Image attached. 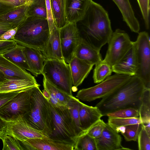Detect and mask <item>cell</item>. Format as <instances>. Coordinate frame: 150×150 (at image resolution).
<instances>
[{"label": "cell", "instance_id": "cell-44", "mask_svg": "<svg viewBox=\"0 0 150 150\" xmlns=\"http://www.w3.org/2000/svg\"><path fill=\"white\" fill-rule=\"evenodd\" d=\"M18 27L9 29L6 31L0 36V40L7 41L12 40L17 33Z\"/></svg>", "mask_w": 150, "mask_h": 150}, {"label": "cell", "instance_id": "cell-39", "mask_svg": "<svg viewBox=\"0 0 150 150\" xmlns=\"http://www.w3.org/2000/svg\"><path fill=\"white\" fill-rule=\"evenodd\" d=\"M137 1L142 14L146 28L148 30L149 28L150 0Z\"/></svg>", "mask_w": 150, "mask_h": 150}, {"label": "cell", "instance_id": "cell-8", "mask_svg": "<svg viewBox=\"0 0 150 150\" xmlns=\"http://www.w3.org/2000/svg\"><path fill=\"white\" fill-rule=\"evenodd\" d=\"M134 45L137 64L135 75L142 81L145 88L150 89V42L148 33H139Z\"/></svg>", "mask_w": 150, "mask_h": 150}, {"label": "cell", "instance_id": "cell-47", "mask_svg": "<svg viewBox=\"0 0 150 150\" xmlns=\"http://www.w3.org/2000/svg\"><path fill=\"white\" fill-rule=\"evenodd\" d=\"M7 122L0 117V136L3 133L6 125Z\"/></svg>", "mask_w": 150, "mask_h": 150}, {"label": "cell", "instance_id": "cell-51", "mask_svg": "<svg viewBox=\"0 0 150 150\" xmlns=\"http://www.w3.org/2000/svg\"><path fill=\"white\" fill-rule=\"evenodd\" d=\"M34 0H26V4L28 5H30L33 2Z\"/></svg>", "mask_w": 150, "mask_h": 150}, {"label": "cell", "instance_id": "cell-4", "mask_svg": "<svg viewBox=\"0 0 150 150\" xmlns=\"http://www.w3.org/2000/svg\"><path fill=\"white\" fill-rule=\"evenodd\" d=\"M30 103V111L21 120L50 137L54 129L51 109L39 86L32 88Z\"/></svg>", "mask_w": 150, "mask_h": 150}, {"label": "cell", "instance_id": "cell-10", "mask_svg": "<svg viewBox=\"0 0 150 150\" xmlns=\"http://www.w3.org/2000/svg\"><path fill=\"white\" fill-rule=\"evenodd\" d=\"M133 43L125 31L119 29H116L108 43V49L103 60L112 67L125 54Z\"/></svg>", "mask_w": 150, "mask_h": 150}, {"label": "cell", "instance_id": "cell-27", "mask_svg": "<svg viewBox=\"0 0 150 150\" xmlns=\"http://www.w3.org/2000/svg\"><path fill=\"white\" fill-rule=\"evenodd\" d=\"M24 47L17 44L2 55L21 68L32 73L23 52Z\"/></svg>", "mask_w": 150, "mask_h": 150}, {"label": "cell", "instance_id": "cell-29", "mask_svg": "<svg viewBox=\"0 0 150 150\" xmlns=\"http://www.w3.org/2000/svg\"><path fill=\"white\" fill-rule=\"evenodd\" d=\"M139 112L142 124L150 135V89L144 91Z\"/></svg>", "mask_w": 150, "mask_h": 150}, {"label": "cell", "instance_id": "cell-9", "mask_svg": "<svg viewBox=\"0 0 150 150\" xmlns=\"http://www.w3.org/2000/svg\"><path fill=\"white\" fill-rule=\"evenodd\" d=\"M32 88L20 92L1 107L0 117L6 122L21 120L30 111Z\"/></svg>", "mask_w": 150, "mask_h": 150}, {"label": "cell", "instance_id": "cell-42", "mask_svg": "<svg viewBox=\"0 0 150 150\" xmlns=\"http://www.w3.org/2000/svg\"><path fill=\"white\" fill-rule=\"evenodd\" d=\"M17 44L16 42L13 40H0V54H2Z\"/></svg>", "mask_w": 150, "mask_h": 150}, {"label": "cell", "instance_id": "cell-12", "mask_svg": "<svg viewBox=\"0 0 150 150\" xmlns=\"http://www.w3.org/2000/svg\"><path fill=\"white\" fill-rule=\"evenodd\" d=\"M5 134L12 136L20 142L29 139L49 137L41 131L34 128L22 120L7 122L5 130L2 135Z\"/></svg>", "mask_w": 150, "mask_h": 150}, {"label": "cell", "instance_id": "cell-16", "mask_svg": "<svg viewBox=\"0 0 150 150\" xmlns=\"http://www.w3.org/2000/svg\"><path fill=\"white\" fill-rule=\"evenodd\" d=\"M103 116L96 106H90L81 102L79 118L80 127L84 134L87 133L91 128Z\"/></svg>", "mask_w": 150, "mask_h": 150}, {"label": "cell", "instance_id": "cell-24", "mask_svg": "<svg viewBox=\"0 0 150 150\" xmlns=\"http://www.w3.org/2000/svg\"><path fill=\"white\" fill-rule=\"evenodd\" d=\"M23 52L32 73L35 76L41 74L46 60L43 54L38 50L27 47H24Z\"/></svg>", "mask_w": 150, "mask_h": 150}, {"label": "cell", "instance_id": "cell-2", "mask_svg": "<svg viewBox=\"0 0 150 150\" xmlns=\"http://www.w3.org/2000/svg\"><path fill=\"white\" fill-rule=\"evenodd\" d=\"M141 79L134 75L125 84L102 98L96 106L103 116L120 109L132 108L139 110L145 89Z\"/></svg>", "mask_w": 150, "mask_h": 150}, {"label": "cell", "instance_id": "cell-45", "mask_svg": "<svg viewBox=\"0 0 150 150\" xmlns=\"http://www.w3.org/2000/svg\"><path fill=\"white\" fill-rule=\"evenodd\" d=\"M16 7L0 2V15L9 11Z\"/></svg>", "mask_w": 150, "mask_h": 150}, {"label": "cell", "instance_id": "cell-15", "mask_svg": "<svg viewBox=\"0 0 150 150\" xmlns=\"http://www.w3.org/2000/svg\"><path fill=\"white\" fill-rule=\"evenodd\" d=\"M112 68V72L116 74L131 76L136 75L137 64L134 42L130 49Z\"/></svg>", "mask_w": 150, "mask_h": 150}, {"label": "cell", "instance_id": "cell-48", "mask_svg": "<svg viewBox=\"0 0 150 150\" xmlns=\"http://www.w3.org/2000/svg\"><path fill=\"white\" fill-rule=\"evenodd\" d=\"M16 7L26 4V0H11Z\"/></svg>", "mask_w": 150, "mask_h": 150}, {"label": "cell", "instance_id": "cell-19", "mask_svg": "<svg viewBox=\"0 0 150 150\" xmlns=\"http://www.w3.org/2000/svg\"><path fill=\"white\" fill-rule=\"evenodd\" d=\"M73 87L76 89L83 82L93 65L74 57L69 63Z\"/></svg>", "mask_w": 150, "mask_h": 150}, {"label": "cell", "instance_id": "cell-6", "mask_svg": "<svg viewBox=\"0 0 150 150\" xmlns=\"http://www.w3.org/2000/svg\"><path fill=\"white\" fill-rule=\"evenodd\" d=\"M41 74L51 84L72 95L73 85L69 64L57 59H46Z\"/></svg>", "mask_w": 150, "mask_h": 150}, {"label": "cell", "instance_id": "cell-22", "mask_svg": "<svg viewBox=\"0 0 150 150\" xmlns=\"http://www.w3.org/2000/svg\"><path fill=\"white\" fill-rule=\"evenodd\" d=\"M117 5L122 15L123 19L130 30L139 33L140 26L129 0H112Z\"/></svg>", "mask_w": 150, "mask_h": 150}, {"label": "cell", "instance_id": "cell-31", "mask_svg": "<svg viewBox=\"0 0 150 150\" xmlns=\"http://www.w3.org/2000/svg\"><path fill=\"white\" fill-rule=\"evenodd\" d=\"M112 72L111 67L103 60L95 65L93 76L94 83H98L103 81L110 76Z\"/></svg>", "mask_w": 150, "mask_h": 150}, {"label": "cell", "instance_id": "cell-32", "mask_svg": "<svg viewBox=\"0 0 150 150\" xmlns=\"http://www.w3.org/2000/svg\"><path fill=\"white\" fill-rule=\"evenodd\" d=\"M27 14L28 16L46 19L45 0H34L29 6Z\"/></svg>", "mask_w": 150, "mask_h": 150}, {"label": "cell", "instance_id": "cell-25", "mask_svg": "<svg viewBox=\"0 0 150 150\" xmlns=\"http://www.w3.org/2000/svg\"><path fill=\"white\" fill-rule=\"evenodd\" d=\"M43 83L44 88L50 94L47 100L50 105L55 107L67 106L71 96L51 84L44 77Z\"/></svg>", "mask_w": 150, "mask_h": 150}, {"label": "cell", "instance_id": "cell-34", "mask_svg": "<svg viewBox=\"0 0 150 150\" xmlns=\"http://www.w3.org/2000/svg\"><path fill=\"white\" fill-rule=\"evenodd\" d=\"M74 150H98L96 139L86 133L79 138Z\"/></svg>", "mask_w": 150, "mask_h": 150}, {"label": "cell", "instance_id": "cell-1", "mask_svg": "<svg viewBox=\"0 0 150 150\" xmlns=\"http://www.w3.org/2000/svg\"><path fill=\"white\" fill-rule=\"evenodd\" d=\"M76 24L81 38L100 51L108 43L113 32L107 12L92 0L84 15Z\"/></svg>", "mask_w": 150, "mask_h": 150}, {"label": "cell", "instance_id": "cell-14", "mask_svg": "<svg viewBox=\"0 0 150 150\" xmlns=\"http://www.w3.org/2000/svg\"><path fill=\"white\" fill-rule=\"evenodd\" d=\"M96 139L98 150L130 149L122 146L121 136L107 123L100 136Z\"/></svg>", "mask_w": 150, "mask_h": 150}, {"label": "cell", "instance_id": "cell-7", "mask_svg": "<svg viewBox=\"0 0 150 150\" xmlns=\"http://www.w3.org/2000/svg\"><path fill=\"white\" fill-rule=\"evenodd\" d=\"M131 77L115 73L94 86L81 89L77 92L76 98L81 100L88 102L103 98L123 85Z\"/></svg>", "mask_w": 150, "mask_h": 150}, {"label": "cell", "instance_id": "cell-23", "mask_svg": "<svg viewBox=\"0 0 150 150\" xmlns=\"http://www.w3.org/2000/svg\"><path fill=\"white\" fill-rule=\"evenodd\" d=\"M40 86L36 79L6 78L0 82V93L20 92Z\"/></svg>", "mask_w": 150, "mask_h": 150}, {"label": "cell", "instance_id": "cell-11", "mask_svg": "<svg viewBox=\"0 0 150 150\" xmlns=\"http://www.w3.org/2000/svg\"><path fill=\"white\" fill-rule=\"evenodd\" d=\"M62 54L64 61L69 64L74 57L81 37L76 23H69L59 29Z\"/></svg>", "mask_w": 150, "mask_h": 150}, {"label": "cell", "instance_id": "cell-40", "mask_svg": "<svg viewBox=\"0 0 150 150\" xmlns=\"http://www.w3.org/2000/svg\"><path fill=\"white\" fill-rule=\"evenodd\" d=\"M106 125V123L100 119L91 128L87 133L95 139L98 138L102 134Z\"/></svg>", "mask_w": 150, "mask_h": 150}, {"label": "cell", "instance_id": "cell-49", "mask_svg": "<svg viewBox=\"0 0 150 150\" xmlns=\"http://www.w3.org/2000/svg\"><path fill=\"white\" fill-rule=\"evenodd\" d=\"M0 2L15 6L11 0H0Z\"/></svg>", "mask_w": 150, "mask_h": 150}, {"label": "cell", "instance_id": "cell-46", "mask_svg": "<svg viewBox=\"0 0 150 150\" xmlns=\"http://www.w3.org/2000/svg\"><path fill=\"white\" fill-rule=\"evenodd\" d=\"M14 28L12 25L0 22V36L8 30Z\"/></svg>", "mask_w": 150, "mask_h": 150}, {"label": "cell", "instance_id": "cell-18", "mask_svg": "<svg viewBox=\"0 0 150 150\" xmlns=\"http://www.w3.org/2000/svg\"><path fill=\"white\" fill-rule=\"evenodd\" d=\"M0 71L6 79L35 80L29 72L8 60L2 54H0Z\"/></svg>", "mask_w": 150, "mask_h": 150}, {"label": "cell", "instance_id": "cell-50", "mask_svg": "<svg viewBox=\"0 0 150 150\" xmlns=\"http://www.w3.org/2000/svg\"><path fill=\"white\" fill-rule=\"evenodd\" d=\"M6 79L4 75L0 71V82L3 81Z\"/></svg>", "mask_w": 150, "mask_h": 150}, {"label": "cell", "instance_id": "cell-33", "mask_svg": "<svg viewBox=\"0 0 150 150\" xmlns=\"http://www.w3.org/2000/svg\"><path fill=\"white\" fill-rule=\"evenodd\" d=\"M142 125L141 123L130 124L119 127L115 131L118 133L120 132L126 141H136Z\"/></svg>", "mask_w": 150, "mask_h": 150}, {"label": "cell", "instance_id": "cell-21", "mask_svg": "<svg viewBox=\"0 0 150 150\" xmlns=\"http://www.w3.org/2000/svg\"><path fill=\"white\" fill-rule=\"evenodd\" d=\"M74 57L93 65L103 60L100 51L93 47L81 38L76 50Z\"/></svg>", "mask_w": 150, "mask_h": 150}, {"label": "cell", "instance_id": "cell-36", "mask_svg": "<svg viewBox=\"0 0 150 150\" xmlns=\"http://www.w3.org/2000/svg\"><path fill=\"white\" fill-rule=\"evenodd\" d=\"M0 139L3 143V150H24L20 141L12 136L6 134L1 135Z\"/></svg>", "mask_w": 150, "mask_h": 150}, {"label": "cell", "instance_id": "cell-43", "mask_svg": "<svg viewBox=\"0 0 150 150\" xmlns=\"http://www.w3.org/2000/svg\"><path fill=\"white\" fill-rule=\"evenodd\" d=\"M20 92L0 93V108Z\"/></svg>", "mask_w": 150, "mask_h": 150}, {"label": "cell", "instance_id": "cell-20", "mask_svg": "<svg viewBox=\"0 0 150 150\" xmlns=\"http://www.w3.org/2000/svg\"><path fill=\"white\" fill-rule=\"evenodd\" d=\"M47 59L64 61L62 54L59 29L54 27L50 31V36L43 53Z\"/></svg>", "mask_w": 150, "mask_h": 150}, {"label": "cell", "instance_id": "cell-30", "mask_svg": "<svg viewBox=\"0 0 150 150\" xmlns=\"http://www.w3.org/2000/svg\"><path fill=\"white\" fill-rule=\"evenodd\" d=\"M81 103L79 99L72 95L71 96L67 104L76 129L78 138L84 134L81 128L79 121V111Z\"/></svg>", "mask_w": 150, "mask_h": 150}, {"label": "cell", "instance_id": "cell-41", "mask_svg": "<svg viewBox=\"0 0 150 150\" xmlns=\"http://www.w3.org/2000/svg\"><path fill=\"white\" fill-rule=\"evenodd\" d=\"M46 6L47 20L50 31L56 26L54 21L53 13L51 7L50 0H45Z\"/></svg>", "mask_w": 150, "mask_h": 150}, {"label": "cell", "instance_id": "cell-28", "mask_svg": "<svg viewBox=\"0 0 150 150\" xmlns=\"http://www.w3.org/2000/svg\"><path fill=\"white\" fill-rule=\"evenodd\" d=\"M55 25L59 29L68 23L65 13L66 0H50Z\"/></svg>", "mask_w": 150, "mask_h": 150}, {"label": "cell", "instance_id": "cell-5", "mask_svg": "<svg viewBox=\"0 0 150 150\" xmlns=\"http://www.w3.org/2000/svg\"><path fill=\"white\" fill-rule=\"evenodd\" d=\"M50 106L54 129L50 137L73 143L75 146L78 136L68 107Z\"/></svg>", "mask_w": 150, "mask_h": 150}, {"label": "cell", "instance_id": "cell-38", "mask_svg": "<svg viewBox=\"0 0 150 150\" xmlns=\"http://www.w3.org/2000/svg\"><path fill=\"white\" fill-rule=\"evenodd\" d=\"M137 140L139 150H150V135L142 125Z\"/></svg>", "mask_w": 150, "mask_h": 150}, {"label": "cell", "instance_id": "cell-13", "mask_svg": "<svg viewBox=\"0 0 150 150\" xmlns=\"http://www.w3.org/2000/svg\"><path fill=\"white\" fill-rule=\"evenodd\" d=\"M20 142L24 150H74L75 148L73 143L50 137L28 139Z\"/></svg>", "mask_w": 150, "mask_h": 150}, {"label": "cell", "instance_id": "cell-37", "mask_svg": "<svg viewBox=\"0 0 150 150\" xmlns=\"http://www.w3.org/2000/svg\"><path fill=\"white\" fill-rule=\"evenodd\" d=\"M108 117L122 118L137 117L139 116V110L132 108L120 109L107 114Z\"/></svg>", "mask_w": 150, "mask_h": 150}, {"label": "cell", "instance_id": "cell-26", "mask_svg": "<svg viewBox=\"0 0 150 150\" xmlns=\"http://www.w3.org/2000/svg\"><path fill=\"white\" fill-rule=\"evenodd\" d=\"M28 6L27 4L23 5L0 15V22L18 27L28 17L27 11Z\"/></svg>", "mask_w": 150, "mask_h": 150}, {"label": "cell", "instance_id": "cell-17", "mask_svg": "<svg viewBox=\"0 0 150 150\" xmlns=\"http://www.w3.org/2000/svg\"><path fill=\"white\" fill-rule=\"evenodd\" d=\"M92 0H66L65 13L68 22L76 23L81 20Z\"/></svg>", "mask_w": 150, "mask_h": 150}, {"label": "cell", "instance_id": "cell-35", "mask_svg": "<svg viewBox=\"0 0 150 150\" xmlns=\"http://www.w3.org/2000/svg\"><path fill=\"white\" fill-rule=\"evenodd\" d=\"M108 117L107 123L115 130L119 127L137 123L142 124L139 117L130 118Z\"/></svg>", "mask_w": 150, "mask_h": 150}, {"label": "cell", "instance_id": "cell-3", "mask_svg": "<svg viewBox=\"0 0 150 150\" xmlns=\"http://www.w3.org/2000/svg\"><path fill=\"white\" fill-rule=\"evenodd\" d=\"M50 35L47 19L28 16L18 27L12 40L44 52Z\"/></svg>", "mask_w": 150, "mask_h": 150}]
</instances>
